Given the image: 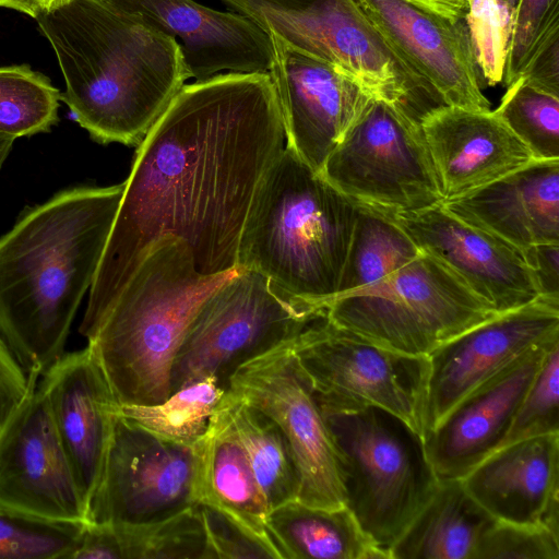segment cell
<instances>
[{"label": "cell", "mask_w": 559, "mask_h": 559, "mask_svg": "<svg viewBox=\"0 0 559 559\" xmlns=\"http://www.w3.org/2000/svg\"><path fill=\"white\" fill-rule=\"evenodd\" d=\"M194 448L195 502L222 512L255 537L274 545L266 531L270 509L237 436L227 392Z\"/></svg>", "instance_id": "d4e9b609"}, {"label": "cell", "mask_w": 559, "mask_h": 559, "mask_svg": "<svg viewBox=\"0 0 559 559\" xmlns=\"http://www.w3.org/2000/svg\"><path fill=\"white\" fill-rule=\"evenodd\" d=\"M497 522L461 479L439 480L420 512L390 549V559H476Z\"/></svg>", "instance_id": "484cf974"}, {"label": "cell", "mask_w": 559, "mask_h": 559, "mask_svg": "<svg viewBox=\"0 0 559 559\" xmlns=\"http://www.w3.org/2000/svg\"><path fill=\"white\" fill-rule=\"evenodd\" d=\"M556 342L527 350L463 397L425 433V450L439 480L462 479L501 445L547 349Z\"/></svg>", "instance_id": "ffe728a7"}, {"label": "cell", "mask_w": 559, "mask_h": 559, "mask_svg": "<svg viewBox=\"0 0 559 559\" xmlns=\"http://www.w3.org/2000/svg\"><path fill=\"white\" fill-rule=\"evenodd\" d=\"M286 145L269 72L185 84L138 145L79 332L90 340L147 248L170 235L201 274L237 269L254 194Z\"/></svg>", "instance_id": "6da1fadb"}, {"label": "cell", "mask_w": 559, "mask_h": 559, "mask_svg": "<svg viewBox=\"0 0 559 559\" xmlns=\"http://www.w3.org/2000/svg\"><path fill=\"white\" fill-rule=\"evenodd\" d=\"M85 524L43 519L0 506V559H69Z\"/></svg>", "instance_id": "836d02e7"}, {"label": "cell", "mask_w": 559, "mask_h": 559, "mask_svg": "<svg viewBox=\"0 0 559 559\" xmlns=\"http://www.w3.org/2000/svg\"><path fill=\"white\" fill-rule=\"evenodd\" d=\"M222 1L266 33L333 66L372 98L403 104L416 115L407 78L355 0Z\"/></svg>", "instance_id": "8fae6325"}, {"label": "cell", "mask_w": 559, "mask_h": 559, "mask_svg": "<svg viewBox=\"0 0 559 559\" xmlns=\"http://www.w3.org/2000/svg\"><path fill=\"white\" fill-rule=\"evenodd\" d=\"M199 509L206 535L205 559H282L274 545L255 537L222 512L203 504Z\"/></svg>", "instance_id": "f35d334b"}, {"label": "cell", "mask_w": 559, "mask_h": 559, "mask_svg": "<svg viewBox=\"0 0 559 559\" xmlns=\"http://www.w3.org/2000/svg\"><path fill=\"white\" fill-rule=\"evenodd\" d=\"M540 297L559 301V242L523 250Z\"/></svg>", "instance_id": "60d3db41"}, {"label": "cell", "mask_w": 559, "mask_h": 559, "mask_svg": "<svg viewBox=\"0 0 559 559\" xmlns=\"http://www.w3.org/2000/svg\"><path fill=\"white\" fill-rule=\"evenodd\" d=\"M0 7L16 10L36 19L45 11V0H0Z\"/></svg>", "instance_id": "7bdbcfd3"}, {"label": "cell", "mask_w": 559, "mask_h": 559, "mask_svg": "<svg viewBox=\"0 0 559 559\" xmlns=\"http://www.w3.org/2000/svg\"><path fill=\"white\" fill-rule=\"evenodd\" d=\"M195 448L153 433L117 411L87 523L146 522L198 504Z\"/></svg>", "instance_id": "5bb4252c"}, {"label": "cell", "mask_w": 559, "mask_h": 559, "mask_svg": "<svg viewBox=\"0 0 559 559\" xmlns=\"http://www.w3.org/2000/svg\"><path fill=\"white\" fill-rule=\"evenodd\" d=\"M32 381L0 335V429L25 399Z\"/></svg>", "instance_id": "ab89813d"}, {"label": "cell", "mask_w": 559, "mask_h": 559, "mask_svg": "<svg viewBox=\"0 0 559 559\" xmlns=\"http://www.w3.org/2000/svg\"><path fill=\"white\" fill-rule=\"evenodd\" d=\"M549 433H559V342L547 349L500 447Z\"/></svg>", "instance_id": "8d00e7d4"}, {"label": "cell", "mask_w": 559, "mask_h": 559, "mask_svg": "<svg viewBox=\"0 0 559 559\" xmlns=\"http://www.w3.org/2000/svg\"><path fill=\"white\" fill-rule=\"evenodd\" d=\"M443 202L491 183L535 159L495 110L441 106L419 120Z\"/></svg>", "instance_id": "7402d4cb"}, {"label": "cell", "mask_w": 559, "mask_h": 559, "mask_svg": "<svg viewBox=\"0 0 559 559\" xmlns=\"http://www.w3.org/2000/svg\"><path fill=\"white\" fill-rule=\"evenodd\" d=\"M495 111L535 159H559V96L520 76L507 86Z\"/></svg>", "instance_id": "d6a6232c"}, {"label": "cell", "mask_w": 559, "mask_h": 559, "mask_svg": "<svg viewBox=\"0 0 559 559\" xmlns=\"http://www.w3.org/2000/svg\"><path fill=\"white\" fill-rule=\"evenodd\" d=\"M227 392L262 411L284 433L299 478L296 500L326 509L345 507L336 449L292 341L239 366L227 381Z\"/></svg>", "instance_id": "7c38bea8"}, {"label": "cell", "mask_w": 559, "mask_h": 559, "mask_svg": "<svg viewBox=\"0 0 559 559\" xmlns=\"http://www.w3.org/2000/svg\"><path fill=\"white\" fill-rule=\"evenodd\" d=\"M270 35L269 71L284 123L286 145L321 173L331 152L372 99L328 62Z\"/></svg>", "instance_id": "e0dca14e"}, {"label": "cell", "mask_w": 559, "mask_h": 559, "mask_svg": "<svg viewBox=\"0 0 559 559\" xmlns=\"http://www.w3.org/2000/svg\"><path fill=\"white\" fill-rule=\"evenodd\" d=\"M35 20L64 76L60 100L98 143L139 145L191 79L180 44L138 15L71 0Z\"/></svg>", "instance_id": "3957f363"}, {"label": "cell", "mask_w": 559, "mask_h": 559, "mask_svg": "<svg viewBox=\"0 0 559 559\" xmlns=\"http://www.w3.org/2000/svg\"><path fill=\"white\" fill-rule=\"evenodd\" d=\"M556 45H559V0L512 2L503 84L510 85Z\"/></svg>", "instance_id": "e575fe53"}, {"label": "cell", "mask_w": 559, "mask_h": 559, "mask_svg": "<svg viewBox=\"0 0 559 559\" xmlns=\"http://www.w3.org/2000/svg\"><path fill=\"white\" fill-rule=\"evenodd\" d=\"M13 142L11 139L0 138V170L12 150Z\"/></svg>", "instance_id": "ee69618b"}, {"label": "cell", "mask_w": 559, "mask_h": 559, "mask_svg": "<svg viewBox=\"0 0 559 559\" xmlns=\"http://www.w3.org/2000/svg\"><path fill=\"white\" fill-rule=\"evenodd\" d=\"M390 215L421 251L443 262L497 312L540 297L522 249L465 223L443 203Z\"/></svg>", "instance_id": "ac0fdd59"}, {"label": "cell", "mask_w": 559, "mask_h": 559, "mask_svg": "<svg viewBox=\"0 0 559 559\" xmlns=\"http://www.w3.org/2000/svg\"><path fill=\"white\" fill-rule=\"evenodd\" d=\"M556 340L559 301L538 297L438 346L427 355L426 432L481 383L531 348Z\"/></svg>", "instance_id": "9a60e30c"}, {"label": "cell", "mask_w": 559, "mask_h": 559, "mask_svg": "<svg viewBox=\"0 0 559 559\" xmlns=\"http://www.w3.org/2000/svg\"><path fill=\"white\" fill-rule=\"evenodd\" d=\"M323 309L281 293L267 277L245 267L202 304L176 356L170 394L206 377L227 390L248 360L293 341Z\"/></svg>", "instance_id": "ba28073f"}, {"label": "cell", "mask_w": 559, "mask_h": 559, "mask_svg": "<svg viewBox=\"0 0 559 559\" xmlns=\"http://www.w3.org/2000/svg\"><path fill=\"white\" fill-rule=\"evenodd\" d=\"M497 314L450 267L424 251L381 281L324 306V317L333 324L412 356H427Z\"/></svg>", "instance_id": "52a82bcc"}, {"label": "cell", "mask_w": 559, "mask_h": 559, "mask_svg": "<svg viewBox=\"0 0 559 559\" xmlns=\"http://www.w3.org/2000/svg\"><path fill=\"white\" fill-rule=\"evenodd\" d=\"M266 531L282 559H390L346 507L292 500L270 510Z\"/></svg>", "instance_id": "83f0119b"}, {"label": "cell", "mask_w": 559, "mask_h": 559, "mask_svg": "<svg viewBox=\"0 0 559 559\" xmlns=\"http://www.w3.org/2000/svg\"><path fill=\"white\" fill-rule=\"evenodd\" d=\"M123 190L124 181L64 189L0 237V335L27 373L41 376L64 354Z\"/></svg>", "instance_id": "7a4b0ae2"}, {"label": "cell", "mask_w": 559, "mask_h": 559, "mask_svg": "<svg viewBox=\"0 0 559 559\" xmlns=\"http://www.w3.org/2000/svg\"><path fill=\"white\" fill-rule=\"evenodd\" d=\"M140 16L166 35L180 39L195 81L218 72H269L273 60L270 35L247 16L218 11L194 0H96ZM178 41V40H177Z\"/></svg>", "instance_id": "44dd1931"}, {"label": "cell", "mask_w": 559, "mask_h": 559, "mask_svg": "<svg viewBox=\"0 0 559 559\" xmlns=\"http://www.w3.org/2000/svg\"><path fill=\"white\" fill-rule=\"evenodd\" d=\"M357 215V203L285 145L251 202L237 266L324 310L338 293Z\"/></svg>", "instance_id": "277c9868"}, {"label": "cell", "mask_w": 559, "mask_h": 559, "mask_svg": "<svg viewBox=\"0 0 559 559\" xmlns=\"http://www.w3.org/2000/svg\"><path fill=\"white\" fill-rule=\"evenodd\" d=\"M199 504L146 522L86 523L69 559H205Z\"/></svg>", "instance_id": "4316f807"}, {"label": "cell", "mask_w": 559, "mask_h": 559, "mask_svg": "<svg viewBox=\"0 0 559 559\" xmlns=\"http://www.w3.org/2000/svg\"><path fill=\"white\" fill-rule=\"evenodd\" d=\"M32 381L0 429V506L34 516L87 523V509L55 429L46 397Z\"/></svg>", "instance_id": "2e32d148"}, {"label": "cell", "mask_w": 559, "mask_h": 559, "mask_svg": "<svg viewBox=\"0 0 559 559\" xmlns=\"http://www.w3.org/2000/svg\"><path fill=\"white\" fill-rule=\"evenodd\" d=\"M320 174L355 203L386 214L443 203L420 122L400 103L372 98Z\"/></svg>", "instance_id": "30bf717a"}, {"label": "cell", "mask_w": 559, "mask_h": 559, "mask_svg": "<svg viewBox=\"0 0 559 559\" xmlns=\"http://www.w3.org/2000/svg\"><path fill=\"white\" fill-rule=\"evenodd\" d=\"M237 269L201 274L189 246L170 235L147 248L87 340L119 405L156 404L170 395L171 369L192 320Z\"/></svg>", "instance_id": "5b68a950"}, {"label": "cell", "mask_w": 559, "mask_h": 559, "mask_svg": "<svg viewBox=\"0 0 559 559\" xmlns=\"http://www.w3.org/2000/svg\"><path fill=\"white\" fill-rule=\"evenodd\" d=\"M227 390L215 377L187 384L156 404L119 405L118 413L140 427L188 445L205 435Z\"/></svg>", "instance_id": "4dcf8cb0"}, {"label": "cell", "mask_w": 559, "mask_h": 559, "mask_svg": "<svg viewBox=\"0 0 559 559\" xmlns=\"http://www.w3.org/2000/svg\"><path fill=\"white\" fill-rule=\"evenodd\" d=\"M511 7L509 0H471L464 17L477 69L489 86L503 80Z\"/></svg>", "instance_id": "d590c367"}, {"label": "cell", "mask_w": 559, "mask_h": 559, "mask_svg": "<svg viewBox=\"0 0 559 559\" xmlns=\"http://www.w3.org/2000/svg\"><path fill=\"white\" fill-rule=\"evenodd\" d=\"M452 23L464 21L471 0H403Z\"/></svg>", "instance_id": "b9f144b4"}, {"label": "cell", "mask_w": 559, "mask_h": 559, "mask_svg": "<svg viewBox=\"0 0 559 559\" xmlns=\"http://www.w3.org/2000/svg\"><path fill=\"white\" fill-rule=\"evenodd\" d=\"M227 394L237 436L269 509L296 500L299 478L284 433L262 411Z\"/></svg>", "instance_id": "f546056e"}, {"label": "cell", "mask_w": 559, "mask_h": 559, "mask_svg": "<svg viewBox=\"0 0 559 559\" xmlns=\"http://www.w3.org/2000/svg\"><path fill=\"white\" fill-rule=\"evenodd\" d=\"M412 87L418 119L441 106L490 109L464 21L403 0H355Z\"/></svg>", "instance_id": "4fadbf2b"}, {"label": "cell", "mask_w": 559, "mask_h": 559, "mask_svg": "<svg viewBox=\"0 0 559 559\" xmlns=\"http://www.w3.org/2000/svg\"><path fill=\"white\" fill-rule=\"evenodd\" d=\"M71 0H45V11H52L66 3H68Z\"/></svg>", "instance_id": "f6af8a7d"}, {"label": "cell", "mask_w": 559, "mask_h": 559, "mask_svg": "<svg viewBox=\"0 0 559 559\" xmlns=\"http://www.w3.org/2000/svg\"><path fill=\"white\" fill-rule=\"evenodd\" d=\"M292 350L323 412L377 406L424 438L427 356L376 345L333 324L324 313L292 341Z\"/></svg>", "instance_id": "9c48e42d"}, {"label": "cell", "mask_w": 559, "mask_h": 559, "mask_svg": "<svg viewBox=\"0 0 559 559\" xmlns=\"http://www.w3.org/2000/svg\"><path fill=\"white\" fill-rule=\"evenodd\" d=\"M461 480L497 521L544 525L559 535V433L500 447Z\"/></svg>", "instance_id": "603a6c76"}, {"label": "cell", "mask_w": 559, "mask_h": 559, "mask_svg": "<svg viewBox=\"0 0 559 559\" xmlns=\"http://www.w3.org/2000/svg\"><path fill=\"white\" fill-rule=\"evenodd\" d=\"M476 559H559V535L544 525L497 521L484 536Z\"/></svg>", "instance_id": "74e56055"}, {"label": "cell", "mask_w": 559, "mask_h": 559, "mask_svg": "<svg viewBox=\"0 0 559 559\" xmlns=\"http://www.w3.org/2000/svg\"><path fill=\"white\" fill-rule=\"evenodd\" d=\"M60 91L28 64L0 67V138L16 140L57 124Z\"/></svg>", "instance_id": "1f68e13d"}, {"label": "cell", "mask_w": 559, "mask_h": 559, "mask_svg": "<svg viewBox=\"0 0 559 559\" xmlns=\"http://www.w3.org/2000/svg\"><path fill=\"white\" fill-rule=\"evenodd\" d=\"M323 415L338 457L345 507L390 556L439 484L424 438L377 406Z\"/></svg>", "instance_id": "8992f818"}, {"label": "cell", "mask_w": 559, "mask_h": 559, "mask_svg": "<svg viewBox=\"0 0 559 559\" xmlns=\"http://www.w3.org/2000/svg\"><path fill=\"white\" fill-rule=\"evenodd\" d=\"M443 206L465 223L524 250L559 242V159L526 166Z\"/></svg>", "instance_id": "cb8c5ba5"}, {"label": "cell", "mask_w": 559, "mask_h": 559, "mask_svg": "<svg viewBox=\"0 0 559 559\" xmlns=\"http://www.w3.org/2000/svg\"><path fill=\"white\" fill-rule=\"evenodd\" d=\"M357 205L358 215L336 296L381 281L421 252L390 214Z\"/></svg>", "instance_id": "f1b7e54d"}, {"label": "cell", "mask_w": 559, "mask_h": 559, "mask_svg": "<svg viewBox=\"0 0 559 559\" xmlns=\"http://www.w3.org/2000/svg\"><path fill=\"white\" fill-rule=\"evenodd\" d=\"M41 376L38 388L88 514L104 474L119 404L88 346L63 354Z\"/></svg>", "instance_id": "d6986e66"}]
</instances>
